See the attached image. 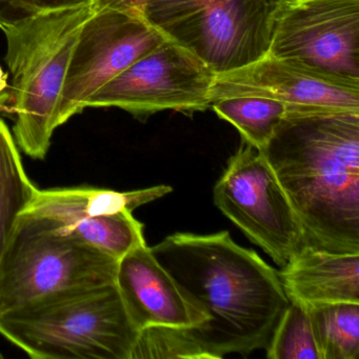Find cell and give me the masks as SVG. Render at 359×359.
Segmentation results:
<instances>
[{
	"mask_svg": "<svg viewBox=\"0 0 359 359\" xmlns=\"http://www.w3.org/2000/svg\"><path fill=\"white\" fill-rule=\"evenodd\" d=\"M205 323L189 332L212 359L266 348L290 299L278 271L228 231L175 233L150 248Z\"/></svg>",
	"mask_w": 359,
	"mask_h": 359,
	"instance_id": "obj_1",
	"label": "cell"
},
{
	"mask_svg": "<svg viewBox=\"0 0 359 359\" xmlns=\"http://www.w3.org/2000/svg\"><path fill=\"white\" fill-rule=\"evenodd\" d=\"M262 152L306 243L359 254V113L287 111Z\"/></svg>",
	"mask_w": 359,
	"mask_h": 359,
	"instance_id": "obj_2",
	"label": "cell"
},
{
	"mask_svg": "<svg viewBox=\"0 0 359 359\" xmlns=\"http://www.w3.org/2000/svg\"><path fill=\"white\" fill-rule=\"evenodd\" d=\"M138 332L115 283L65 290L0 315V334L33 359H130Z\"/></svg>",
	"mask_w": 359,
	"mask_h": 359,
	"instance_id": "obj_3",
	"label": "cell"
},
{
	"mask_svg": "<svg viewBox=\"0 0 359 359\" xmlns=\"http://www.w3.org/2000/svg\"><path fill=\"white\" fill-rule=\"evenodd\" d=\"M92 6L37 14L4 30L12 76L13 135L20 150L43 159L60 123V100L71 54Z\"/></svg>",
	"mask_w": 359,
	"mask_h": 359,
	"instance_id": "obj_4",
	"label": "cell"
},
{
	"mask_svg": "<svg viewBox=\"0 0 359 359\" xmlns=\"http://www.w3.org/2000/svg\"><path fill=\"white\" fill-rule=\"evenodd\" d=\"M294 0H147L142 18L215 74L268 55L283 11Z\"/></svg>",
	"mask_w": 359,
	"mask_h": 359,
	"instance_id": "obj_5",
	"label": "cell"
},
{
	"mask_svg": "<svg viewBox=\"0 0 359 359\" xmlns=\"http://www.w3.org/2000/svg\"><path fill=\"white\" fill-rule=\"evenodd\" d=\"M118 259L27 211L0 259V315L65 290L115 283Z\"/></svg>",
	"mask_w": 359,
	"mask_h": 359,
	"instance_id": "obj_6",
	"label": "cell"
},
{
	"mask_svg": "<svg viewBox=\"0 0 359 359\" xmlns=\"http://www.w3.org/2000/svg\"><path fill=\"white\" fill-rule=\"evenodd\" d=\"M216 207L283 268L306 243L297 216L262 151L241 142L214 187Z\"/></svg>",
	"mask_w": 359,
	"mask_h": 359,
	"instance_id": "obj_7",
	"label": "cell"
},
{
	"mask_svg": "<svg viewBox=\"0 0 359 359\" xmlns=\"http://www.w3.org/2000/svg\"><path fill=\"white\" fill-rule=\"evenodd\" d=\"M215 73L194 54L165 41L88 100L89 108H119L134 116L209 108Z\"/></svg>",
	"mask_w": 359,
	"mask_h": 359,
	"instance_id": "obj_8",
	"label": "cell"
},
{
	"mask_svg": "<svg viewBox=\"0 0 359 359\" xmlns=\"http://www.w3.org/2000/svg\"><path fill=\"white\" fill-rule=\"evenodd\" d=\"M165 41L144 18L109 8L94 10L71 54L60 100V126L83 112L100 88Z\"/></svg>",
	"mask_w": 359,
	"mask_h": 359,
	"instance_id": "obj_9",
	"label": "cell"
},
{
	"mask_svg": "<svg viewBox=\"0 0 359 359\" xmlns=\"http://www.w3.org/2000/svg\"><path fill=\"white\" fill-rule=\"evenodd\" d=\"M268 55L359 81V0H294Z\"/></svg>",
	"mask_w": 359,
	"mask_h": 359,
	"instance_id": "obj_10",
	"label": "cell"
},
{
	"mask_svg": "<svg viewBox=\"0 0 359 359\" xmlns=\"http://www.w3.org/2000/svg\"><path fill=\"white\" fill-rule=\"evenodd\" d=\"M239 96L277 100L287 104L289 111L359 113V81L270 55L243 68L215 75L210 91L211 104Z\"/></svg>",
	"mask_w": 359,
	"mask_h": 359,
	"instance_id": "obj_11",
	"label": "cell"
},
{
	"mask_svg": "<svg viewBox=\"0 0 359 359\" xmlns=\"http://www.w3.org/2000/svg\"><path fill=\"white\" fill-rule=\"evenodd\" d=\"M115 283L138 330L150 325L192 327L205 317L184 297L147 245L118 260Z\"/></svg>",
	"mask_w": 359,
	"mask_h": 359,
	"instance_id": "obj_12",
	"label": "cell"
},
{
	"mask_svg": "<svg viewBox=\"0 0 359 359\" xmlns=\"http://www.w3.org/2000/svg\"><path fill=\"white\" fill-rule=\"evenodd\" d=\"M279 274L290 302L306 306L359 304V254L336 253L304 243Z\"/></svg>",
	"mask_w": 359,
	"mask_h": 359,
	"instance_id": "obj_13",
	"label": "cell"
},
{
	"mask_svg": "<svg viewBox=\"0 0 359 359\" xmlns=\"http://www.w3.org/2000/svg\"><path fill=\"white\" fill-rule=\"evenodd\" d=\"M172 191L171 187L165 184L128 192L93 187L39 189L28 211L51 218L58 224H66L121 211L133 212Z\"/></svg>",
	"mask_w": 359,
	"mask_h": 359,
	"instance_id": "obj_14",
	"label": "cell"
},
{
	"mask_svg": "<svg viewBox=\"0 0 359 359\" xmlns=\"http://www.w3.org/2000/svg\"><path fill=\"white\" fill-rule=\"evenodd\" d=\"M37 190L25 169L13 133L0 117V259Z\"/></svg>",
	"mask_w": 359,
	"mask_h": 359,
	"instance_id": "obj_15",
	"label": "cell"
},
{
	"mask_svg": "<svg viewBox=\"0 0 359 359\" xmlns=\"http://www.w3.org/2000/svg\"><path fill=\"white\" fill-rule=\"evenodd\" d=\"M320 359H358L359 304L308 306Z\"/></svg>",
	"mask_w": 359,
	"mask_h": 359,
	"instance_id": "obj_16",
	"label": "cell"
},
{
	"mask_svg": "<svg viewBox=\"0 0 359 359\" xmlns=\"http://www.w3.org/2000/svg\"><path fill=\"white\" fill-rule=\"evenodd\" d=\"M210 107L238 130L243 140L259 151L268 146L289 111L283 102L253 96L224 98Z\"/></svg>",
	"mask_w": 359,
	"mask_h": 359,
	"instance_id": "obj_17",
	"label": "cell"
},
{
	"mask_svg": "<svg viewBox=\"0 0 359 359\" xmlns=\"http://www.w3.org/2000/svg\"><path fill=\"white\" fill-rule=\"evenodd\" d=\"M58 224L83 243L118 260L135 248L147 245L144 226L133 217L130 211Z\"/></svg>",
	"mask_w": 359,
	"mask_h": 359,
	"instance_id": "obj_18",
	"label": "cell"
},
{
	"mask_svg": "<svg viewBox=\"0 0 359 359\" xmlns=\"http://www.w3.org/2000/svg\"><path fill=\"white\" fill-rule=\"evenodd\" d=\"M266 351L270 359H320L308 306L290 302Z\"/></svg>",
	"mask_w": 359,
	"mask_h": 359,
	"instance_id": "obj_19",
	"label": "cell"
},
{
	"mask_svg": "<svg viewBox=\"0 0 359 359\" xmlns=\"http://www.w3.org/2000/svg\"><path fill=\"white\" fill-rule=\"evenodd\" d=\"M212 359L199 346L189 327L150 325L138 332L130 359Z\"/></svg>",
	"mask_w": 359,
	"mask_h": 359,
	"instance_id": "obj_20",
	"label": "cell"
},
{
	"mask_svg": "<svg viewBox=\"0 0 359 359\" xmlns=\"http://www.w3.org/2000/svg\"><path fill=\"white\" fill-rule=\"evenodd\" d=\"M6 5L18 18V22L37 14L94 7L96 0H5Z\"/></svg>",
	"mask_w": 359,
	"mask_h": 359,
	"instance_id": "obj_21",
	"label": "cell"
},
{
	"mask_svg": "<svg viewBox=\"0 0 359 359\" xmlns=\"http://www.w3.org/2000/svg\"><path fill=\"white\" fill-rule=\"evenodd\" d=\"M147 0H96L94 10L115 9L128 12L133 15L142 18V9L146 5Z\"/></svg>",
	"mask_w": 359,
	"mask_h": 359,
	"instance_id": "obj_22",
	"label": "cell"
},
{
	"mask_svg": "<svg viewBox=\"0 0 359 359\" xmlns=\"http://www.w3.org/2000/svg\"><path fill=\"white\" fill-rule=\"evenodd\" d=\"M18 22V18L6 5L5 0H0V29L6 30Z\"/></svg>",
	"mask_w": 359,
	"mask_h": 359,
	"instance_id": "obj_23",
	"label": "cell"
},
{
	"mask_svg": "<svg viewBox=\"0 0 359 359\" xmlns=\"http://www.w3.org/2000/svg\"><path fill=\"white\" fill-rule=\"evenodd\" d=\"M11 102V95L8 92H0V117L8 110V104Z\"/></svg>",
	"mask_w": 359,
	"mask_h": 359,
	"instance_id": "obj_24",
	"label": "cell"
},
{
	"mask_svg": "<svg viewBox=\"0 0 359 359\" xmlns=\"http://www.w3.org/2000/svg\"><path fill=\"white\" fill-rule=\"evenodd\" d=\"M8 74L0 67V92L5 91L8 88Z\"/></svg>",
	"mask_w": 359,
	"mask_h": 359,
	"instance_id": "obj_25",
	"label": "cell"
}]
</instances>
